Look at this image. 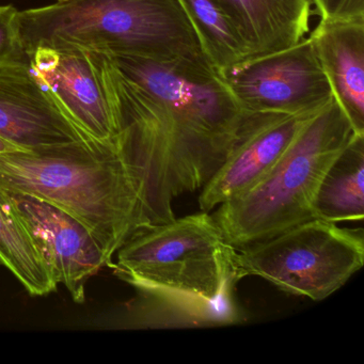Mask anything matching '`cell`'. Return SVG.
Segmentation results:
<instances>
[{
    "instance_id": "cell-1",
    "label": "cell",
    "mask_w": 364,
    "mask_h": 364,
    "mask_svg": "<svg viewBox=\"0 0 364 364\" xmlns=\"http://www.w3.org/2000/svg\"><path fill=\"white\" fill-rule=\"evenodd\" d=\"M0 189L39 198L82 221L112 268L119 248L146 225L117 142L80 140L0 154Z\"/></svg>"
},
{
    "instance_id": "cell-2",
    "label": "cell",
    "mask_w": 364,
    "mask_h": 364,
    "mask_svg": "<svg viewBox=\"0 0 364 364\" xmlns=\"http://www.w3.org/2000/svg\"><path fill=\"white\" fill-rule=\"evenodd\" d=\"M26 54L78 48L213 65L178 0H69L18 12Z\"/></svg>"
},
{
    "instance_id": "cell-3",
    "label": "cell",
    "mask_w": 364,
    "mask_h": 364,
    "mask_svg": "<svg viewBox=\"0 0 364 364\" xmlns=\"http://www.w3.org/2000/svg\"><path fill=\"white\" fill-rule=\"evenodd\" d=\"M353 134L332 99L302 127L257 185L212 215L225 242L244 248L314 219L313 202L321 178Z\"/></svg>"
},
{
    "instance_id": "cell-4",
    "label": "cell",
    "mask_w": 364,
    "mask_h": 364,
    "mask_svg": "<svg viewBox=\"0 0 364 364\" xmlns=\"http://www.w3.org/2000/svg\"><path fill=\"white\" fill-rule=\"evenodd\" d=\"M236 249L208 212L136 230L117 251V276L136 289L206 300L234 297Z\"/></svg>"
},
{
    "instance_id": "cell-5",
    "label": "cell",
    "mask_w": 364,
    "mask_h": 364,
    "mask_svg": "<svg viewBox=\"0 0 364 364\" xmlns=\"http://www.w3.org/2000/svg\"><path fill=\"white\" fill-rule=\"evenodd\" d=\"M107 55L123 76L164 106L223 163L265 114L242 109L213 65Z\"/></svg>"
},
{
    "instance_id": "cell-6",
    "label": "cell",
    "mask_w": 364,
    "mask_h": 364,
    "mask_svg": "<svg viewBox=\"0 0 364 364\" xmlns=\"http://www.w3.org/2000/svg\"><path fill=\"white\" fill-rule=\"evenodd\" d=\"M234 262L240 279L259 277L284 293L321 301L363 266L364 232L311 219L236 249Z\"/></svg>"
},
{
    "instance_id": "cell-7",
    "label": "cell",
    "mask_w": 364,
    "mask_h": 364,
    "mask_svg": "<svg viewBox=\"0 0 364 364\" xmlns=\"http://www.w3.org/2000/svg\"><path fill=\"white\" fill-rule=\"evenodd\" d=\"M218 74L246 112L306 114L321 109L333 99L309 38Z\"/></svg>"
},
{
    "instance_id": "cell-8",
    "label": "cell",
    "mask_w": 364,
    "mask_h": 364,
    "mask_svg": "<svg viewBox=\"0 0 364 364\" xmlns=\"http://www.w3.org/2000/svg\"><path fill=\"white\" fill-rule=\"evenodd\" d=\"M28 58L35 75L85 135L116 144L118 122L101 52L39 48Z\"/></svg>"
},
{
    "instance_id": "cell-9",
    "label": "cell",
    "mask_w": 364,
    "mask_h": 364,
    "mask_svg": "<svg viewBox=\"0 0 364 364\" xmlns=\"http://www.w3.org/2000/svg\"><path fill=\"white\" fill-rule=\"evenodd\" d=\"M6 193L55 282L65 285L74 301L84 302L89 279L103 267L112 268L92 232L50 202L26 193Z\"/></svg>"
},
{
    "instance_id": "cell-10",
    "label": "cell",
    "mask_w": 364,
    "mask_h": 364,
    "mask_svg": "<svg viewBox=\"0 0 364 364\" xmlns=\"http://www.w3.org/2000/svg\"><path fill=\"white\" fill-rule=\"evenodd\" d=\"M0 136L24 150L90 139L35 75L29 58L0 65Z\"/></svg>"
},
{
    "instance_id": "cell-11",
    "label": "cell",
    "mask_w": 364,
    "mask_h": 364,
    "mask_svg": "<svg viewBox=\"0 0 364 364\" xmlns=\"http://www.w3.org/2000/svg\"><path fill=\"white\" fill-rule=\"evenodd\" d=\"M319 110L300 114L266 112L261 122L201 189L200 210L210 212L257 185L278 163L302 127Z\"/></svg>"
},
{
    "instance_id": "cell-12",
    "label": "cell",
    "mask_w": 364,
    "mask_h": 364,
    "mask_svg": "<svg viewBox=\"0 0 364 364\" xmlns=\"http://www.w3.org/2000/svg\"><path fill=\"white\" fill-rule=\"evenodd\" d=\"M246 60L289 48L310 29L312 0H213Z\"/></svg>"
},
{
    "instance_id": "cell-13",
    "label": "cell",
    "mask_w": 364,
    "mask_h": 364,
    "mask_svg": "<svg viewBox=\"0 0 364 364\" xmlns=\"http://www.w3.org/2000/svg\"><path fill=\"white\" fill-rule=\"evenodd\" d=\"M334 101L364 135V18L319 21L309 37Z\"/></svg>"
},
{
    "instance_id": "cell-14",
    "label": "cell",
    "mask_w": 364,
    "mask_h": 364,
    "mask_svg": "<svg viewBox=\"0 0 364 364\" xmlns=\"http://www.w3.org/2000/svg\"><path fill=\"white\" fill-rule=\"evenodd\" d=\"M129 306L134 326L138 328H193L229 326L245 317L234 297L206 300L169 291L136 289Z\"/></svg>"
},
{
    "instance_id": "cell-15",
    "label": "cell",
    "mask_w": 364,
    "mask_h": 364,
    "mask_svg": "<svg viewBox=\"0 0 364 364\" xmlns=\"http://www.w3.org/2000/svg\"><path fill=\"white\" fill-rule=\"evenodd\" d=\"M364 135L353 134L321 178L313 202L314 218L329 223L364 218Z\"/></svg>"
},
{
    "instance_id": "cell-16",
    "label": "cell",
    "mask_w": 364,
    "mask_h": 364,
    "mask_svg": "<svg viewBox=\"0 0 364 364\" xmlns=\"http://www.w3.org/2000/svg\"><path fill=\"white\" fill-rule=\"evenodd\" d=\"M0 265L16 276L31 295L46 296L57 289L46 262L28 232L12 212L7 193L0 189Z\"/></svg>"
},
{
    "instance_id": "cell-17",
    "label": "cell",
    "mask_w": 364,
    "mask_h": 364,
    "mask_svg": "<svg viewBox=\"0 0 364 364\" xmlns=\"http://www.w3.org/2000/svg\"><path fill=\"white\" fill-rule=\"evenodd\" d=\"M213 67L220 71L246 60L242 44L213 0H178Z\"/></svg>"
},
{
    "instance_id": "cell-18",
    "label": "cell",
    "mask_w": 364,
    "mask_h": 364,
    "mask_svg": "<svg viewBox=\"0 0 364 364\" xmlns=\"http://www.w3.org/2000/svg\"><path fill=\"white\" fill-rule=\"evenodd\" d=\"M18 12L14 6H0V65L28 59L21 40Z\"/></svg>"
},
{
    "instance_id": "cell-19",
    "label": "cell",
    "mask_w": 364,
    "mask_h": 364,
    "mask_svg": "<svg viewBox=\"0 0 364 364\" xmlns=\"http://www.w3.org/2000/svg\"><path fill=\"white\" fill-rule=\"evenodd\" d=\"M321 20L357 21L364 18V0H312Z\"/></svg>"
},
{
    "instance_id": "cell-20",
    "label": "cell",
    "mask_w": 364,
    "mask_h": 364,
    "mask_svg": "<svg viewBox=\"0 0 364 364\" xmlns=\"http://www.w3.org/2000/svg\"><path fill=\"white\" fill-rule=\"evenodd\" d=\"M16 151H25L21 146L8 141L5 138L0 136V154H6V153L16 152Z\"/></svg>"
},
{
    "instance_id": "cell-21",
    "label": "cell",
    "mask_w": 364,
    "mask_h": 364,
    "mask_svg": "<svg viewBox=\"0 0 364 364\" xmlns=\"http://www.w3.org/2000/svg\"><path fill=\"white\" fill-rule=\"evenodd\" d=\"M58 3H67V1H69V0H57Z\"/></svg>"
}]
</instances>
